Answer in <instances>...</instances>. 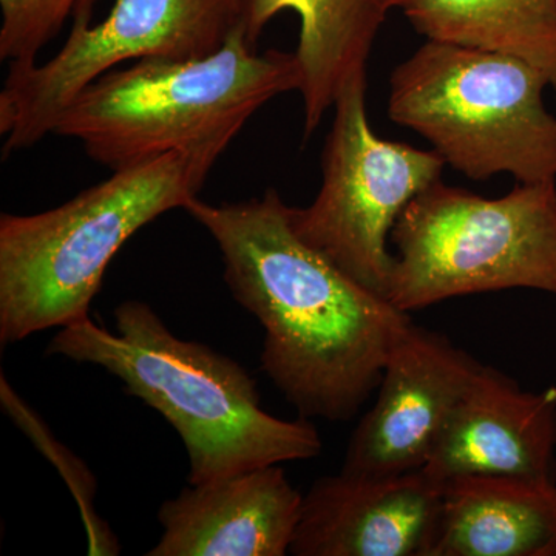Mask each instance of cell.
Instances as JSON below:
<instances>
[{
  "label": "cell",
  "mask_w": 556,
  "mask_h": 556,
  "mask_svg": "<svg viewBox=\"0 0 556 556\" xmlns=\"http://www.w3.org/2000/svg\"><path fill=\"white\" fill-rule=\"evenodd\" d=\"M391 241L387 300L404 313L506 289L556 295V179L518 182L501 199L439 179L402 212Z\"/></svg>",
  "instance_id": "obj_6"
},
{
  "label": "cell",
  "mask_w": 556,
  "mask_h": 556,
  "mask_svg": "<svg viewBox=\"0 0 556 556\" xmlns=\"http://www.w3.org/2000/svg\"><path fill=\"white\" fill-rule=\"evenodd\" d=\"M83 0H0V60L35 64Z\"/></svg>",
  "instance_id": "obj_17"
},
{
  "label": "cell",
  "mask_w": 556,
  "mask_h": 556,
  "mask_svg": "<svg viewBox=\"0 0 556 556\" xmlns=\"http://www.w3.org/2000/svg\"><path fill=\"white\" fill-rule=\"evenodd\" d=\"M422 470L439 482L471 475L556 481V387L526 391L482 365Z\"/></svg>",
  "instance_id": "obj_11"
},
{
  "label": "cell",
  "mask_w": 556,
  "mask_h": 556,
  "mask_svg": "<svg viewBox=\"0 0 556 556\" xmlns=\"http://www.w3.org/2000/svg\"><path fill=\"white\" fill-rule=\"evenodd\" d=\"M115 328L116 334L83 318L61 328L47 354L104 368L127 394L156 409L185 444L189 484L320 455V434L306 417L266 413L247 369L203 343L177 338L148 303H121Z\"/></svg>",
  "instance_id": "obj_2"
},
{
  "label": "cell",
  "mask_w": 556,
  "mask_h": 556,
  "mask_svg": "<svg viewBox=\"0 0 556 556\" xmlns=\"http://www.w3.org/2000/svg\"><path fill=\"white\" fill-rule=\"evenodd\" d=\"M430 556H556V481L471 475L442 482Z\"/></svg>",
  "instance_id": "obj_13"
},
{
  "label": "cell",
  "mask_w": 556,
  "mask_h": 556,
  "mask_svg": "<svg viewBox=\"0 0 556 556\" xmlns=\"http://www.w3.org/2000/svg\"><path fill=\"white\" fill-rule=\"evenodd\" d=\"M427 40L508 54L556 91V0H396Z\"/></svg>",
  "instance_id": "obj_15"
},
{
  "label": "cell",
  "mask_w": 556,
  "mask_h": 556,
  "mask_svg": "<svg viewBox=\"0 0 556 556\" xmlns=\"http://www.w3.org/2000/svg\"><path fill=\"white\" fill-rule=\"evenodd\" d=\"M300 87L295 51L260 53L241 24L206 58L110 70L70 102L53 134L78 139L113 172L167 153L212 169L255 112Z\"/></svg>",
  "instance_id": "obj_3"
},
{
  "label": "cell",
  "mask_w": 556,
  "mask_h": 556,
  "mask_svg": "<svg viewBox=\"0 0 556 556\" xmlns=\"http://www.w3.org/2000/svg\"><path fill=\"white\" fill-rule=\"evenodd\" d=\"M548 80L508 54L427 40L390 76L388 116L430 142L475 181L556 179V116Z\"/></svg>",
  "instance_id": "obj_5"
},
{
  "label": "cell",
  "mask_w": 556,
  "mask_h": 556,
  "mask_svg": "<svg viewBox=\"0 0 556 556\" xmlns=\"http://www.w3.org/2000/svg\"><path fill=\"white\" fill-rule=\"evenodd\" d=\"M208 170L199 161L167 153L113 172L42 214H2L0 343L89 317L124 243L160 215L199 199Z\"/></svg>",
  "instance_id": "obj_4"
},
{
  "label": "cell",
  "mask_w": 556,
  "mask_h": 556,
  "mask_svg": "<svg viewBox=\"0 0 556 556\" xmlns=\"http://www.w3.org/2000/svg\"><path fill=\"white\" fill-rule=\"evenodd\" d=\"M394 2H396V0H394Z\"/></svg>",
  "instance_id": "obj_18"
},
{
  "label": "cell",
  "mask_w": 556,
  "mask_h": 556,
  "mask_svg": "<svg viewBox=\"0 0 556 556\" xmlns=\"http://www.w3.org/2000/svg\"><path fill=\"white\" fill-rule=\"evenodd\" d=\"M481 368L441 332L408 321L388 353L375 405L351 434L342 471L386 478L422 470Z\"/></svg>",
  "instance_id": "obj_9"
},
{
  "label": "cell",
  "mask_w": 556,
  "mask_h": 556,
  "mask_svg": "<svg viewBox=\"0 0 556 556\" xmlns=\"http://www.w3.org/2000/svg\"><path fill=\"white\" fill-rule=\"evenodd\" d=\"M393 9L394 0H244V30L254 46L277 14L291 10L299 16L295 54L302 68L305 138L334 108L348 80L367 72L375 40Z\"/></svg>",
  "instance_id": "obj_14"
},
{
  "label": "cell",
  "mask_w": 556,
  "mask_h": 556,
  "mask_svg": "<svg viewBox=\"0 0 556 556\" xmlns=\"http://www.w3.org/2000/svg\"><path fill=\"white\" fill-rule=\"evenodd\" d=\"M367 72L336 100L324 150V181L308 207H291L292 226L343 273L387 299L394 254L388 249L402 212L447 166L437 150L387 141L371 129Z\"/></svg>",
  "instance_id": "obj_8"
},
{
  "label": "cell",
  "mask_w": 556,
  "mask_h": 556,
  "mask_svg": "<svg viewBox=\"0 0 556 556\" xmlns=\"http://www.w3.org/2000/svg\"><path fill=\"white\" fill-rule=\"evenodd\" d=\"M185 211L217 243L230 294L262 325V369L288 404L306 419H353L409 314L306 243L276 189L240 203L195 199Z\"/></svg>",
  "instance_id": "obj_1"
},
{
  "label": "cell",
  "mask_w": 556,
  "mask_h": 556,
  "mask_svg": "<svg viewBox=\"0 0 556 556\" xmlns=\"http://www.w3.org/2000/svg\"><path fill=\"white\" fill-rule=\"evenodd\" d=\"M0 402L16 426L22 428L27 437L38 445L40 452L49 457L53 466L61 471L64 481L67 482L68 489L72 490L73 496L78 503L80 514H83L84 526H86L87 536H89V554L119 555L118 540L94 508V495H97L94 475L79 457L73 455L72 450L54 439L38 413L14 391L3 375L0 379Z\"/></svg>",
  "instance_id": "obj_16"
},
{
  "label": "cell",
  "mask_w": 556,
  "mask_h": 556,
  "mask_svg": "<svg viewBox=\"0 0 556 556\" xmlns=\"http://www.w3.org/2000/svg\"><path fill=\"white\" fill-rule=\"evenodd\" d=\"M303 495L280 466L186 486L159 511L163 535L148 556H283Z\"/></svg>",
  "instance_id": "obj_12"
},
{
  "label": "cell",
  "mask_w": 556,
  "mask_h": 556,
  "mask_svg": "<svg viewBox=\"0 0 556 556\" xmlns=\"http://www.w3.org/2000/svg\"><path fill=\"white\" fill-rule=\"evenodd\" d=\"M441 507L442 482L424 470L386 478L340 470L303 496L289 554L430 556Z\"/></svg>",
  "instance_id": "obj_10"
},
{
  "label": "cell",
  "mask_w": 556,
  "mask_h": 556,
  "mask_svg": "<svg viewBox=\"0 0 556 556\" xmlns=\"http://www.w3.org/2000/svg\"><path fill=\"white\" fill-rule=\"evenodd\" d=\"M94 0L73 13L72 31L46 64H10L0 91L3 155L53 134L61 113L93 80L127 61L200 60L243 24L244 0H113L91 25Z\"/></svg>",
  "instance_id": "obj_7"
}]
</instances>
